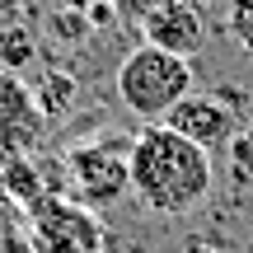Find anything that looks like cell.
I'll use <instances>...</instances> for the list:
<instances>
[{
	"instance_id": "cell-13",
	"label": "cell",
	"mask_w": 253,
	"mask_h": 253,
	"mask_svg": "<svg viewBox=\"0 0 253 253\" xmlns=\"http://www.w3.org/2000/svg\"><path fill=\"white\" fill-rule=\"evenodd\" d=\"M150 5H155V0H118V9H122L126 19H145V9H150Z\"/></svg>"
},
{
	"instance_id": "cell-6",
	"label": "cell",
	"mask_w": 253,
	"mask_h": 253,
	"mask_svg": "<svg viewBox=\"0 0 253 253\" xmlns=\"http://www.w3.org/2000/svg\"><path fill=\"white\" fill-rule=\"evenodd\" d=\"M164 126H173L178 136H188L192 145H202V150H225L230 136L239 131V118L230 113L225 99H216V94H188L183 103H173Z\"/></svg>"
},
{
	"instance_id": "cell-12",
	"label": "cell",
	"mask_w": 253,
	"mask_h": 253,
	"mask_svg": "<svg viewBox=\"0 0 253 253\" xmlns=\"http://www.w3.org/2000/svg\"><path fill=\"white\" fill-rule=\"evenodd\" d=\"M52 24H56V33H61V38H84V33H89V19L75 14V9H61Z\"/></svg>"
},
{
	"instance_id": "cell-8",
	"label": "cell",
	"mask_w": 253,
	"mask_h": 253,
	"mask_svg": "<svg viewBox=\"0 0 253 253\" xmlns=\"http://www.w3.org/2000/svg\"><path fill=\"white\" fill-rule=\"evenodd\" d=\"M33 103H38V113L47 118V126H52V122H66L75 108H80V84H75V75L47 71L42 80L33 84Z\"/></svg>"
},
{
	"instance_id": "cell-5",
	"label": "cell",
	"mask_w": 253,
	"mask_h": 253,
	"mask_svg": "<svg viewBox=\"0 0 253 253\" xmlns=\"http://www.w3.org/2000/svg\"><path fill=\"white\" fill-rule=\"evenodd\" d=\"M47 118L38 113L33 89L14 71H0V150L9 155H33L47 141Z\"/></svg>"
},
{
	"instance_id": "cell-11",
	"label": "cell",
	"mask_w": 253,
	"mask_h": 253,
	"mask_svg": "<svg viewBox=\"0 0 253 253\" xmlns=\"http://www.w3.org/2000/svg\"><path fill=\"white\" fill-rule=\"evenodd\" d=\"M230 33L253 52V0H235L230 5Z\"/></svg>"
},
{
	"instance_id": "cell-10",
	"label": "cell",
	"mask_w": 253,
	"mask_h": 253,
	"mask_svg": "<svg viewBox=\"0 0 253 253\" xmlns=\"http://www.w3.org/2000/svg\"><path fill=\"white\" fill-rule=\"evenodd\" d=\"M225 150H230V178H235L239 188H253V122L230 136Z\"/></svg>"
},
{
	"instance_id": "cell-1",
	"label": "cell",
	"mask_w": 253,
	"mask_h": 253,
	"mask_svg": "<svg viewBox=\"0 0 253 253\" xmlns=\"http://www.w3.org/2000/svg\"><path fill=\"white\" fill-rule=\"evenodd\" d=\"M216 188V164L173 126L150 122L131 136V192L155 216H188Z\"/></svg>"
},
{
	"instance_id": "cell-7",
	"label": "cell",
	"mask_w": 253,
	"mask_h": 253,
	"mask_svg": "<svg viewBox=\"0 0 253 253\" xmlns=\"http://www.w3.org/2000/svg\"><path fill=\"white\" fill-rule=\"evenodd\" d=\"M145 28V42L150 47H164L173 56H197L202 42H207V24H202V9L192 0H155L141 19Z\"/></svg>"
},
{
	"instance_id": "cell-4",
	"label": "cell",
	"mask_w": 253,
	"mask_h": 253,
	"mask_svg": "<svg viewBox=\"0 0 253 253\" xmlns=\"http://www.w3.org/2000/svg\"><path fill=\"white\" fill-rule=\"evenodd\" d=\"M33 253H103V225L75 197H38L28 207Z\"/></svg>"
},
{
	"instance_id": "cell-2",
	"label": "cell",
	"mask_w": 253,
	"mask_h": 253,
	"mask_svg": "<svg viewBox=\"0 0 253 253\" xmlns=\"http://www.w3.org/2000/svg\"><path fill=\"white\" fill-rule=\"evenodd\" d=\"M113 89H118L122 108L141 122H164L173 103H183L192 94V61L188 56H173L164 47H131L122 56L118 75H113Z\"/></svg>"
},
{
	"instance_id": "cell-9",
	"label": "cell",
	"mask_w": 253,
	"mask_h": 253,
	"mask_svg": "<svg viewBox=\"0 0 253 253\" xmlns=\"http://www.w3.org/2000/svg\"><path fill=\"white\" fill-rule=\"evenodd\" d=\"M33 56H38V38H33V28H24V24H9L5 33H0V71H28L33 66Z\"/></svg>"
},
{
	"instance_id": "cell-3",
	"label": "cell",
	"mask_w": 253,
	"mask_h": 253,
	"mask_svg": "<svg viewBox=\"0 0 253 253\" xmlns=\"http://www.w3.org/2000/svg\"><path fill=\"white\" fill-rule=\"evenodd\" d=\"M66 183H71V197L89 211L122 202L131 192V141L113 131L75 141L66 150Z\"/></svg>"
}]
</instances>
